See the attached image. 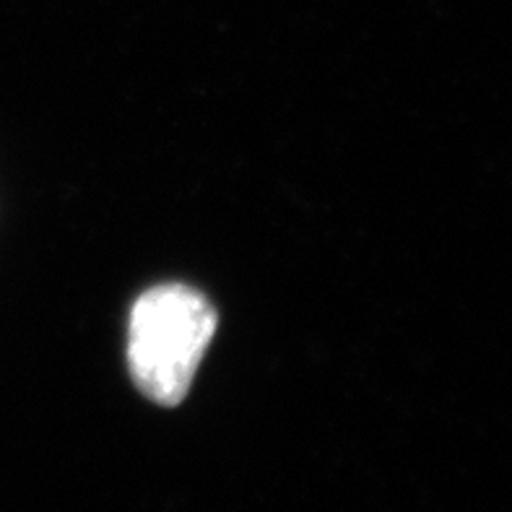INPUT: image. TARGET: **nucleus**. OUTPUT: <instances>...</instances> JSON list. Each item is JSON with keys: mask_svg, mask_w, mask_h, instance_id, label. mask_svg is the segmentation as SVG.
Segmentation results:
<instances>
[{"mask_svg": "<svg viewBox=\"0 0 512 512\" xmlns=\"http://www.w3.org/2000/svg\"><path fill=\"white\" fill-rule=\"evenodd\" d=\"M219 315L188 284L151 286L130 310L128 370L136 388L164 409L180 406L214 341Z\"/></svg>", "mask_w": 512, "mask_h": 512, "instance_id": "nucleus-1", "label": "nucleus"}]
</instances>
